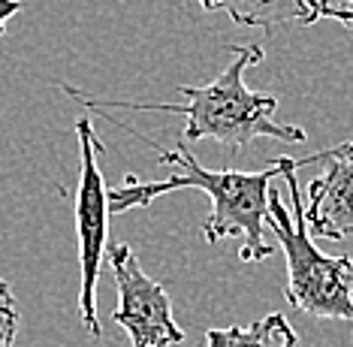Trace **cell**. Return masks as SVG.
Wrapping results in <instances>:
<instances>
[{"mask_svg":"<svg viewBox=\"0 0 353 347\" xmlns=\"http://www.w3.org/2000/svg\"><path fill=\"white\" fill-rule=\"evenodd\" d=\"M97 115L109 118L115 127H121L124 133L136 136L139 142H145L148 148L157 151L160 163H170L179 172L170 175L166 181H142L139 175L127 172L121 184L109 188V212L121 215L130 208H145L151 206L157 197L172 190H203L212 199V215L203 224V236L208 245H218L223 239L242 236V248H239V260L242 263H254V260H266L272 257V245L266 241L263 224H266V212H269V190L275 179H284L287 172H296L305 163H317L326 157V151H317L311 157H278L272 160L266 169H256V172H239V169H205L196 160V155L188 148V142L179 139L172 151L160 148L157 142H151L148 136L136 133L133 127L121 124L109 115L106 109H97Z\"/></svg>","mask_w":353,"mask_h":347,"instance_id":"obj_1","label":"cell"},{"mask_svg":"<svg viewBox=\"0 0 353 347\" xmlns=\"http://www.w3.org/2000/svg\"><path fill=\"white\" fill-rule=\"evenodd\" d=\"M232 54V61L223 67V72L212 79L208 85H184L175 91L184 94V103H130V100H97L76 88L63 85L79 106L88 112L97 109H133V112H170V115H184L181 139L199 142L214 139L230 151H242L245 145L256 139H281L302 145L308 133L296 124H281L275 121L278 100L272 94H260L245 85V70L266 58L260 46H223Z\"/></svg>","mask_w":353,"mask_h":347,"instance_id":"obj_2","label":"cell"},{"mask_svg":"<svg viewBox=\"0 0 353 347\" xmlns=\"http://www.w3.org/2000/svg\"><path fill=\"white\" fill-rule=\"evenodd\" d=\"M293 212L278 190H269L266 224L278 236L287 260V302L314 320H347L353 324V260L329 257L314 245L305 224V197L296 172L284 175Z\"/></svg>","mask_w":353,"mask_h":347,"instance_id":"obj_3","label":"cell"},{"mask_svg":"<svg viewBox=\"0 0 353 347\" xmlns=\"http://www.w3.org/2000/svg\"><path fill=\"white\" fill-rule=\"evenodd\" d=\"M79 136V188H76V241H79V317L94 338L103 335L97 317V281L109 257V184L103 179V142L94 133L91 118L76 121Z\"/></svg>","mask_w":353,"mask_h":347,"instance_id":"obj_4","label":"cell"},{"mask_svg":"<svg viewBox=\"0 0 353 347\" xmlns=\"http://www.w3.org/2000/svg\"><path fill=\"white\" fill-rule=\"evenodd\" d=\"M112 278L118 287V308L112 320L127 333L130 347H175L184 341V329L175 324L172 299L166 287L142 269L130 245H112Z\"/></svg>","mask_w":353,"mask_h":347,"instance_id":"obj_5","label":"cell"},{"mask_svg":"<svg viewBox=\"0 0 353 347\" xmlns=\"http://www.w3.org/2000/svg\"><path fill=\"white\" fill-rule=\"evenodd\" d=\"M305 224L329 241L353 236V139L326 148L323 172L305 188Z\"/></svg>","mask_w":353,"mask_h":347,"instance_id":"obj_6","label":"cell"},{"mask_svg":"<svg viewBox=\"0 0 353 347\" xmlns=\"http://www.w3.org/2000/svg\"><path fill=\"white\" fill-rule=\"evenodd\" d=\"M205 12H227L242 28H263L266 34L278 24H314V0H196Z\"/></svg>","mask_w":353,"mask_h":347,"instance_id":"obj_7","label":"cell"},{"mask_svg":"<svg viewBox=\"0 0 353 347\" xmlns=\"http://www.w3.org/2000/svg\"><path fill=\"white\" fill-rule=\"evenodd\" d=\"M293 324L284 314H266L248 326H230V329H205V347H296Z\"/></svg>","mask_w":353,"mask_h":347,"instance_id":"obj_8","label":"cell"},{"mask_svg":"<svg viewBox=\"0 0 353 347\" xmlns=\"http://www.w3.org/2000/svg\"><path fill=\"white\" fill-rule=\"evenodd\" d=\"M19 302L12 296V287L0 278V347H15V338H19Z\"/></svg>","mask_w":353,"mask_h":347,"instance_id":"obj_9","label":"cell"},{"mask_svg":"<svg viewBox=\"0 0 353 347\" xmlns=\"http://www.w3.org/2000/svg\"><path fill=\"white\" fill-rule=\"evenodd\" d=\"M317 19L341 21L347 30H353V0H314Z\"/></svg>","mask_w":353,"mask_h":347,"instance_id":"obj_10","label":"cell"},{"mask_svg":"<svg viewBox=\"0 0 353 347\" xmlns=\"http://www.w3.org/2000/svg\"><path fill=\"white\" fill-rule=\"evenodd\" d=\"M25 10V3L21 0H0V37L6 34V24H10L12 15H19Z\"/></svg>","mask_w":353,"mask_h":347,"instance_id":"obj_11","label":"cell"}]
</instances>
